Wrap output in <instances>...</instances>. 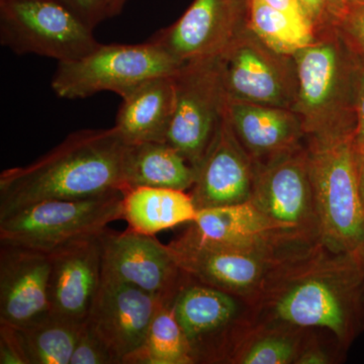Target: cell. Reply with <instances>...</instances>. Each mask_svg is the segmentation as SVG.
Segmentation results:
<instances>
[{"mask_svg":"<svg viewBox=\"0 0 364 364\" xmlns=\"http://www.w3.org/2000/svg\"><path fill=\"white\" fill-rule=\"evenodd\" d=\"M252 306L253 320L331 333L348 350L364 332V272L358 254L317 243L273 269Z\"/></svg>","mask_w":364,"mask_h":364,"instance_id":"obj_1","label":"cell"},{"mask_svg":"<svg viewBox=\"0 0 364 364\" xmlns=\"http://www.w3.org/2000/svg\"><path fill=\"white\" fill-rule=\"evenodd\" d=\"M127 146L114 127L73 132L26 166L0 174V219L44 200H76L126 191Z\"/></svg>","mask_w":364,"mask_h":364,"instance_id":"obj_2","label":"cell"},{"mask_svg":"<svg viewBox=\"0 0 364 364\" xmlns=\"http://www.w3.org/2000/svg\"><path fill=\"white\" fill-rule=\"evenodd\" d=\"M294 58L299 87L293 109L303 124L306 146L326 147L353 140L360 58L336 28L317 33Z\"/></svg>","mask_w":364,"mask_h":364,"instance_id":"obj_3","label":"cell"},{"mask_svg":"<svg viewBox=\"0 0 364 364\" xmlns=\"http://www.w3.org/2000/svg\"><path fill=\"white\" fill-rule=\"evenodd\" d=\"M124 191L76 200L33 203L0 219V245L52 253L70 242L97 236L123 220Z\"/></svg>","mask_w":364,"mask_h":364,"instance_id":"obj_4","label":"cell"},{"mask_svg":"<svg viewBox=\"0 0 364 364\" xmlns=\"http://www.w3.org/2000/svg\"><path fill=\"white\" fill-rule=\"evenodd\" d=\"M308 149L320 242L334 252H356L364 237V207L352 139Z\"/></svg>","mask_w":364,"mask_h":364,"instance_id":"obj_5","label":"cell"},{"mask_svg":"<svg viewBox=\"0 0 364 364\" xmlns=\"http://www.w3.org/2000/svg\"><path fill=\"white\" fill-rule=\"evenodd\" d=\"M181 66L150 40L136 45L100 44L81 58L58 62L51 86L65 100H82L104 91L122 97L148 79L174 75Z\"/></svg>","mask_w":364,"mask_h":364,"instance_id":"obj_6","label":"cell"},{"mask_svg":"<svg viewBox=\"0 0 364 364\" xmlns=\"http://www.w3.org/2000/svg\"><path fill=\"white\" fill-rule=\"evenodd\" d=\"M294 247L320 243L308 146L257 166L249 200Z\"/></svg>","mask_w":364,"mask_h":364,"instance_id":"obj_7","label":"cell"},{"mask_svg":"<svg viewBox=\"0 0 364 364\" xmlns=\"http://www.w3.org/2000/svg\"><path fill=\"white\" fill-rule=\"evenodd\" d=\"M0 43L16 54L73 61L100 42L58 0H0Z\"/></svg>","mask_w":364,"mask_h":364,"instance_id":"obj_8","label":"cell"},{"mask_svg":"<svg viewBox=\"0 0 364 364\" xmlns=\"http://www.w3.org/2000/svg\"><path fill=\"white\" fill-rule=\"evenodd\" d=\"M172 308L196 364H227L237 339L253 320L247 301L186 273Z\"/></svg>","mask_w":364,"mask_h":364,"instance_id":"obj_9","label":"cell"},{"mask_svg":"<svg viewBox=\"0 0 364 364\" xmlns=\"http://www.w3.org/2000/svg\"><path fill=\"white\" fill-rule=\"evenodd\" d=\"M174 82L176 105L165 142L198 169L226 112L219 58L182 64Z\"/></svg>","mask_w":364,"mask_h":364,"instance_id":"obj_10","label":"cell"},{"mask_svg":"<svg viewBox=\"0 0 364 364\" xmlns=\"http://www.w3.org/2000/svg\"><path fill=\"white\" fill-rule=\"evenodd\" d=\"M168 246L184 273L203 284L245 299H257L270 273L291 254L303 249L227 247L212 245L181 234Z\"/></svg>","mask_w":364,"mask_h":364,"instance_id":"obj_11","label":"cell"},{"mask_svg":"<svg viewBox=\"0 0 364 364\" xmlns=\"http://www.w3.org/2000/svg\"><path fill=\"white\" fill-rule=\"evenodd\" d=\"M219 60L228 100L294 109L299 87L294 56L273 51L249 28Z\"/></svg>","mask_w":364,"mask_h":364,"instance_id":"obj_12","label":"cell"},{"mask_svg":"<svg viewBox=\"0 0 364 364\" xmlns=\"http://www.w3.org/2000/svg\"><path fill=\"white\" fill-rule=\"evenodd\" d=\"M253 0H193L181 18L150 41L182 64L221 58L250 28Z\"/></svg>","mask_w":364,"mask_h":364,"instance_id":"obj_13","label":"cell"},{"mask_svg":"<svg viewBox=\"0 0 364 364\" xmlns=\"http://www.w3.org/2000/svg\"><path fill=\"white\" fill-rule=\"evenodd\" d=\"M102 275L173 301L186 273L155 236L107 229L102 235Z\"/></svg>","mask_w":364,"mask_h":364,"instance_id":"obj_14","label":"cell"},{"mask_svg":"<svg viewBox=\"0 0 364 364\" xmlns=\"http://www.w3.org/2000/svg\"><path fill=\"white\" fill-rule=\"evenodd\" d=\"M164 299L126 282L102 275L86 323L112 352L117 364L143 343Z\"/></svg>","mask_w":364,"mask_h":364,"instance_id":"obj_15","label":"cell"},{"mask_svg":"<svg viewBox=\"0 0 364 364\" xmlns=\"http://www.w3.org/2000/svg\"><path fill=\"white\" fill-rule=\"evenodd\" d=\"M51 254L0 245V325L20 329L51 314Z\"/></svg>","mask_w":364,"mask_h":364,"instance_id":"obj_16","label":"cell"},{"mask_svg":"<svg viewBox=\"0 0 364 364\" xmlns=\"http://www.w3.org/2000/svg\"><path fill=\"white\" fill-rule=\"evenodd\" d=\"M256 176L257 166L239 142L225 112L189 193L198 210L246 203L252 196Z\"/></svg>","mask_w":364,"mask_h":364,"instance_id":"obj_17","label":"cell"},{"mask_svg":"<svg viewBox=\"0 0 364 364\" xmlns=\"http://www.w3.org/2000/svg\"><path fill=\"white\" fill-rule=\"evenodd\" d=\"M102 235L70 242L50 253L53 315L79 324L85 322L102 282Z\"/></svg>","mask_w":364,"mask_h":364,"instance_id":"obj_18","label":"cell"},{"mask_svg":"<svg viewBox=\"0 0 364 364\" xmlns=\"http://www.w3.org/2000/svg\"><path fill=\"white\" fill-rule=\"evenodd\" d=\"M226 117L256 166L306 144L303 124L293 109L228 100Z\"/></svg>","mask_w":364,"mask_h":364,"instance_id":"obj_19","label":"cell"},{"mask_svg":"<svg viewBox=\"0 0 364 364\" xmlns=\"http://www.w3.org/2000/svg\"><path fill=\"white\" fill-rule=\"evenodd\" d=\"M183 235L193 240L227 247L303 249L289 245L250 202L198 210Z\"/></svg>","mask_w":364,"mask_h":364,"instance_id":"obj_20","label":"cell"},{"mask_svg":"<svg viewBox=\"0 0 364 364\" xmlns=\"http://www.w3.org/2000/svg\"><path fill=\"white\" fill-rule=\"evenodd\" d=\"M121 97L114 128L124 142H165L176 105L174 75L148 79Z\"/></svg>","mask_w":364,"mask_h":364,"instance_id":"obj_21","label":"cell"},{"mask_svg":"<svg viewBox=\"0 0 364 364\" xmlns=\"http://www.w3.org/2000/svg\"><path fill=\"white\" fill-rule=\"evenodd\" d=\"M124 218L128 229L155 236L182 224H191L198 217L191 193L179 189L138 186L124 193Z\"/></svg>","mask_w":364,"mask_h":364,"instance_id":"obj_22","label":"cell"},{"mask_svg":"<svg viewBox=\"0 0 364 364\" xmlns=\"http://www.w3.org/2000/svg\"><path fill=\"white\" fill-rule=\"evenodd\" d=\"M196 168L166 142L128 144L124 159L127 189L138 186L191 191Z\"/></svg>","mask_w":364,"mask_h":364,"instance_id":"obj_23","label":"cell"},{"mask_svg":"<svg viewBox=\"0 0 364 364\" xmlns=\"http://www.w3.org/2000/svg\"><path fill=\"white\" fill-rule=\"evenodd\" d=\"M308 330L252 320L237 339L227 364H294Z\"/></svg>","mask_w":364,"mask_h":364,"instance_id":"obj_24","label":"cell"},{"mask_svg":"<svg viewBox=\"0 0 364 364\" xmlns=\"http://www.w3.org/2000/svg\"><path fill=\"white\" fill-rule=\"evenodd\" d=\"M172 303L165 301L159 306L143 343L124 364H196Z\"/></svg>","mask_w":364,"mask_h":364,"instance_id":"obj_25","label":"cell"},{"mask_svg":"<svg viewBox=\"0 0 364 364\" xmlns=\"http://www.w3.org/2000/svg\"><path fill=\"white\" fill-rule=\"evenodd\" d=\"M82 324L49 314L16 329L28 364H69Z\"/></svg>","mask_w":364,"mask_h":364,"instance_id":"obj_26","label":"cell"},{"mask_svg":"<svg viewBox=\"0 0 364 364\" xmlns=\"http://www.w3.org/2000/svg\"><path fill=\"white\" fill-rule=\"evenodd\" d=\"M249 26L273 51L289 56L316 38L312 26L273 9L263 0H253Z\"/></svg>","mask_w":364,"mask_h":364,"instance_id":"obj_27","label":"cell"},{"mask_svg":"<svg viewBox=\"0 0 364 364\" xmlns=\"http://www.w3.org/2000/svg\"><path fill=\"white\" fill-rule=\"evenodd\" d=\"M315 35L336 28L346 11L349 0H299Z\"/></svg>","mask_w":364,"mask_h":364,"instance_id":"obj_28","label":"cell"},{"mask_svg":"<svg viewBox=\"0 0 364 364\" xmlns=\"http://www.w3.org/2000/svg\"><path fill=\"white\" fill-rule=\"evenodd\" d=\"M318 329H309L294 364H335L344 361L346 350L338 343L326 344Z\"/></svg>","mask_w":364,"mask_h":364,"instance_id":"obj_29","label":"cell"},{"mask_svg":"<svg viewBox=\"0 0 364 364\" xmlns=\"http://www.w3.org/2000/svg\"><path fill=\"white\" fill-rule=\"evenodd\" d=\"M69 364H117L112 352L90 325L83 323Z\"/></svg>","mask_w":364,"mask_h":364,"instance_id":"obj_30","label":"cell"},{"mask_svg":"<svg viewBox=\"0 0 364 364\" xmlns=\"http://www.w3.org/2000/svg\"><path fill=\"white\" fill-rule=\"evenodd\" d=\"M336 28L359 58L364 60V2L349 1Z\"/></svg>","mask_w":364,"mask_h":364,"instance_id":"obj_31","label":"cell"},{"mask_svg":"<svg viewBox=\"0 0 364 364\" xmlns=\"http://www.w3.org/2000/svg\"><path fill=\"white\" fill-rule=\"evenodd\" d=\"M90 30L109 18V0H58Z\"/></svg>","mask_w":364,"mask_h":364,"instance_id":"obj_32","label":"cell"},{"mask_svg":"<svg viewBox=\"0 0 364 364\" xmlns=\"http://www.w3.org/2000/svg\"><path fill=\"white\" fill-rule=\"evenodd\" d=\"M0 364H28L16 328L0 325Z\"/></svg>","mask_w":364,"mask_h":364,"instance_id":"obj_33","label":"cell"},{"mask_svg":"<svg viewBox=\"0 0 364 364\" xmlns=\"http://www.w3.org/2000/svg\"><path fill=\"white\" fill-rule=\"evenodd\" d=\"M356 124L353 134L354 149L356 152L364 153V60L359 64L355 90Z\"/></svg>","mask_w":364,"mask_h":364,"instance_id":"obj_34","label":"cell"},{"mask_svg":"<svg viewBox=\"0 0 364 364\" xmlns=\"http://www.w3.org/2000/svg\"><path fill=\"white\" fill-rule=\"evenodd\" d=\"M263 1L268 4V6L273 7V9L289 14V16H294L296 20L304 21V23L312 26L299 0H263Z\"/></svg>","mask_w":364,"mask_h":364,"instance_id":"obj_35","label":"cell"},{"mask_svg":"<svg viewBox=\"0 0 364 364\" xmlns=\"http://www.w3.org/2000/svg\"><path fill=\"white\" fill-rule=\"evenodd\" d=\"M356 172H358V182L359 195L364 207V153H358L355 151Z\"/></svg>","mask_w":364,"mask_h":364,"instance_id":"obj_36","label":"cell"},{"mask_svg":"<svg viewBox=\"0 0 364 364\" xmlns=\"http://www.w3.org/2000/svg\"><path fill=\"white\" fill-rule=\"evenodd\" d=\"M127 0H109V18L116 16L123 11Z\"/></svg>","mask_w":364,"mask_h":364,"instance_id":"obj_37","label":"cell"},{"mask_svg":"<svg viewBox=\"0 0 364 364\" xmlns=\"http://www.w3.org/2000/svg\"><path fill=\"white\" fill-rule=\"evenodd\" d=\"M356 254H358L359 262H360L361 267H363L364 272V237L363 242H361L360 246H359L358 251H356Z\"/></svg>","mask_w":364,"mask_h":364,"instance_id":"obj_38","label":"cell"},{"mask_svg":"<svg viewBox=\"0 0 364 364\" xmlns=\"http://www.w3.org/2000/svg\"><path fill=\"white\" fill-rule=\"evenodd\" d=\"M351 2H364V0H349Z\"/></svg>","mask_w":364,"mask_h":364,"instance_id":"obj_39","label":"cell"}]
</instances>
